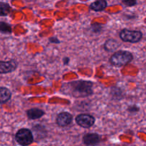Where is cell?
<instances>
[{"mask_svg": "<svg viewBox=\"0 0 146 146\" xmlns=\"http://www.w3.org/2000/svg\"><path fill=\"white\" fill-rule=\"evenodd\" d=\"M93 84L88 81H76L69 83L68 89L75 97H86L93 94Z\"/></svg>", "mask_w": 146, "mask_h": 146, "instance_id": "6da1fadb", "label": "cell"}, {"mask_svg": "<svg viewBox=\"0 0 146 146\" xmlns=\"http://www.w3.org/2000/svg\"><path fill=\"white\" fill-rule=\"evenodd\" d=\"M132 54L127 51H118L111 57V63L115 66H123L133 60Z\"/></svg>", "mask_w": 146, "mask_h": 146, "instance_id": "7a4b0ae2", "label": "cell"}, {"mask_svg": "<svg viewBox=\"0 0 146 146\" xmlns=\"http://www.w3.org/2000/svg\"><path fill=\"white\" fill-rule=\"evenodd\" d=\"M143 34L139 31H131L128 29H123L120 33V37L125 42L136 43L141 41Z\"/></svg>", "mask_w": 146, "mask_h": 146, "instance_id": "3957f363", "label": "cell"}, {"mask_svg": "<svg viewBox=\"0 0 146 146\" xmlns=\"http://www.w3.org/2000/svg\"><path fill=\"white\" fill-rule=\"evenodd\" d=\"M16 140L21 145H30L34 141V136L31 131L29 129H20L16 134Z\"/></svg>", "mask_w": 146, "mask_h": 146, "instance_id": "277c9868", "label": "cell"}, {"mask_svg": "<svg viewBox=\"0 0 146 146\" xmlns=\"http://www.w3.org/2000/svg\"><path fill=\"white\" fill-rule=\"evenodd\" d=\"M76 121L82 128H91L95 123V118L88 114H80L76 118Z\"/></svg>", "mask_w": 146, "mask_h": 146, "instance_id": "5b68a950", "label": "cell"}, {"mask_svg": "<svg viewBox=\"0 0 146 146\" xmlns=\"http://www.w3.org/2000/svg\"><path fill=\"white\" fill-rule=\"evenodd\" d=\"M72 119L73 116L71 114L67 112H63L58 114L57 116L56 123L59 126L65 127L72 122Z\"/></svg>", "mask_w": 146, "mask_h": 146, "instance_id": "8992f818", "label": "cell"}, {"mask_svg": "<svg viewBox=\"0 0 146 146\" xmlns=\"http://www.w3.org/2000/svg\"><path fill=\"white\" fill-rule=\"evenodd\" d=\"M17 63L14 61H0V74L12 72L17 68Z\"/></svg>", "mask_w": 146, "mask_h": 146, "instance_id": "52a82bcc", "label": "cell"}, {"mask_svg": "<svg viewBox=\"0 0 146 146\" xmlns=\"http://www.w3.org/2000/svg\"><path fill=\"white\" fill-rule=\"evenodd\" d=\"M83 141L87 145H96L101 141V138L96 133H88L84 135Z\"/></svg>", "mask_w": 146, "mask_h": 146, "instance_id": "ba28073f", "label": "cell"}, {"mask_svg": "<svg viewBox=\"0 0 146 146\" xmlns=\"http://www.w3.org/2000/svg\"><path fill=\"white\" fill-rule=\"evenodd\" d=\"M107 7L106 0H96L90 5V8L95 11H101L105 9Z\"/></svg>", "mask_w": 146, "mask_h": 146, "instance_id": "9c48e42d", "label": "cell"}, {"mask_svg": "<svg viewBox=\"0 0 146 146\" xmlns=\"http://www.w3.org/2000/svg\"><path fill=\"white\" fill-rule=\"evenodd\" d=\"M44 115V112L38 108H31L27 111V116L30 119H38Z\"/></svg>", "mask_w": 146, "mask_h": 146, "instance_id": "30bf717a", "label": "cell"}, {"mask_svg": "<svg viewBox=\"0 0 146 146\" xmlns=\"http://www.w3.org/2000/svg\"><path fill=\"white\" fill-rule=\"evenodd\" d=\"M11 93L8 88L1 87L0 88V104H4L11 98Z\"/></svg>", "mask_w": 146, "mask_h": 146, "instance_id": "8fae6325", "label": "cell"}, {"mask_svg": "<svg viewBox=\"0 0 146 146\" xmlns=\"http://www.w3.org/2000/svg\"><path fill=\"white\" fill-rule=\"evenodd\" d=\"M120 46V44L117 41L114 39H109L106 42L105 49L108 51H113L114 50L117 49L118 47Z\"/></svg>", "mask_w": 146, "mask_h": 146, "instance_id": "7c38bea8", "label": "cell"}, {"mask_svg": "<svg viewBox=\"0 0 146 146\" xmlns=\"http://www.w3.org/2000/svg\"><path fill=\"white\" fill-rule=\"evenodd\" d=\"M11 8L9 4L4 2H0V16H7L11 11Z\"/></svg>", "mask_w": 146, "mask_h": 146, "instance_id": "4fadbf2b", "label": "cell"}, {"mask_svg": "<svg viewBox=\"0 0 146 146\" xmlns=\"http://www.w3.org/2000/svg\"><path fill=\"white\" fill-rule=\"evenodd\" d=\"M11 31V26L4 22H0V32L9 34Z\"/></svg>", "mask_w": 146, "mask_h": 146, "instance_id": "5bb4252c", "label": "cell"}, {"mask_svg": "<svg viewBox=\"0 0 146 146\" xmlns=\"http://www.w3.org/2000/svg\"><path fill=\"white\" fill-rule=\"evenodd\" d=\"M124 4L128 7H132L136 4V0H122Z\"/></svg>", "mask_w": 146, "mask_h": 146, "instance_id": "9a60e30c", "label": "cell"}, {"mask_svg": "<svg viewBox=\"0 0 146 146\" xmlns=\"http://www.w3.org/2000/svg\"><path fill=\"white\" fill-rule=\"evenodd\" d=\"M49 41H51V43H55V44H58L59 43V41L57 39V38H54V37H52V38H49Z\"/></svg>", "mask_w": 146, "mask_h": 146, "instance_id": "2e32d148", "label": "cell"}, {"mask_svg": "<svg viewBox=\"0 0 146 146\" xmlns=\"http://www.w3.org/2000/svg\"><path fill=\"white\" fill-rule=\"evenodd\" d=\"M128 111H131V112H135V111H138V108H136V107H130L129 108H128Z\"/></svg>", "mask_w": 146, "mask_h": 146, "instance_id": "e0dca14e", "label": "cell"}]
</instances>
